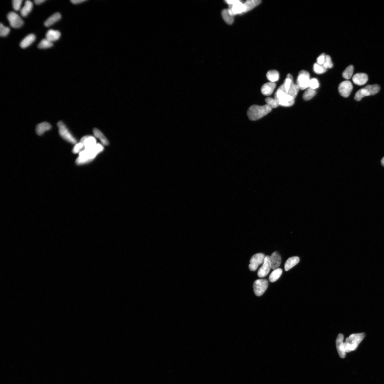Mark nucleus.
<instances>
[{"instance_id": "obj_21", "label": "nucleus", "mask_w": 384, "mask_h": 384, "mask_svg": "<svg viewBox=\"0 0 384 384\" xmlns=\"http://www.w3.org/2000/svg\"><path fill=\"white\" fill-rule=\"evenodd\" d=\"M127 2L126 1H118V0H116V1H113V0H110V1H106V3H107L109 6H116L117 5H119L120 4L125 3Z\"/></svg>"}, {"instance_id": "obj_22", "label": "nucleus", "mask_w": 384, "mask_h": 384, "mask_svg": "<svg viewBox=\"0 0 384 384\" xmlns=\"http://www.w3.org/2000/svg\"><path fill=\"white\" fill-rule=\"evenodd\" d=\"M379 384H384V380L380 382Z\"/></svg>"}, {"instance_id": "obj_7", "label": "nucleus", "mask_w": 384, "mask_h": 384, "mask_svg": "<svg viewBox=\"0 0 384 384\" xmlns=\"http://www.w3.org/2000/svg\"><path fill=\"white\" fill-rule=\"evenodd\" d=\"M91 54V49L88 47L76 44L71 48L69 52V58L79 63L87 60Z\"/></svg>"}, {"instance_id": "obj_11", "label": "nucleus", "mask_w": 384, "mask_h": 384, "mask_svg": "<svg viewBox=\"0 0 384 384\" xmlns=\"http://www.w3.org/2000/svg\"><path fill=\"white\" fill-rule=\"evenodd\" d=\"M333 26L338 34L343 37H347L350 33V24L346 22L342 14L334 15L332 18Z\"/></svg>"}, {"instance_id": "obj_17", "label": "nucleus", "mask_w": 384, "mask_h": 384, "mask_svg": "<svg viewBox=\"0 0 384 384\" xmlns=\"http://www.w3.org/2000/svg\"><path fill=\"white\" fill-rule=\"evenodd\" d=\"M126 222L125 216L121 213L114 215L109 224V228L111 231L119 230L123 226V224Z\"/></svg>"}, {"instance_id": "obj_5", "label": "nucleus", "mask_w": 384, "mask_h": 384, "mask_svg": "<svg viewBox=\"0 0 384 384\" xmlns=\"http://www.w3.org/2000/svg\"><path fill=\"white\" fill-rule=\"evenodd\" d=\"M120 213L125 216L126 224L137 222L146 216L143 207L135 203L128 204L122 207Z\"/></svg>"}, {"instance_id": "obj_10", "label": "nucleus", "mask_w": 384, "mask_h": 384, "mask_svg": "<svg viewBox=\"0 0 384 384\" xmlns=\"http://www.w3.org/2000/svg\"><path fill=\"white\" fill-rule=\"evenodd\" d=\"M92 26L91 21L88 19L81 21L67 33V39L69 40H73L78 38L91 29Z\"/></svg>"}, {"instance_id": "obj_14", "label": "nucleus", "mask_w": 384, "mask_h": 384, "mask_svg": "<svg viewBox=\"0 0 384 384\" xmlns=\"http://www.w3.org/2000/svg\"><path fill=\"white\" fill-rule=\"evenodd\" d=\"M365 6L367 11V19H368L384 11V0H371Z\"/></svg>"}, {"instance_id": "obj_13", "label": "nucleus", "mask_w": 384, "mask_h": 384, "mask_svg": "<svg viewBox=\"0 0 384 384\" xmlns=\"http://www.w3.org/2000/svg\"><path fill=\"white\" fill-rule=\"evenodd\" d=\"M371 173L375 181H384V158H379L373 162Z\"/></svg>"}, {"instance_id": "obj_15", "label": "nucleus", "mask_w": 384, "mask_h": 384, "mask_svg": "<svg viewBox=\"0 0 384 384\" xmlns=\"http://www.w3.org/2000/svg\"><path fill=\"white\" fill-rule=\"evenodd\" d=\"M78 63L72 61L70 58L64 59L57 68L59 73H69L74 72L79 69Z\"/></svg>"}, {"instance_id": "obj_4", "label": "nucleus", "mask_w": 384, "mask_h": 384, "mask_svg": "<svg viewBox=\"0 0 384 384\" xmlns=\"http://www.w3.org/2000/svg\"><path fill=\"white\" fill-rule=\"evenodd\" d=\"M343 18L349 24L367 19L365 6L361 2L348 8H344L342 13Z\"/></svg>"}, {"instance_id": "obj_9", "label": "nucleus", "mask_w": 384, "mask_h": 384, "mask_svg": "<svg viewBox=\"0 0 384 384\" xmlns=\"http://www.w3.org/2000/svg\"><path fill=\"white\" fill-rule=\"evenodd\" d=\"M140 199L142 205L150 210L155 218L160 219L163 217V212L161 208L150 195L142 193L140 195Z\"/></svg>"}, {"instance_id": "obj_20", "label": "nucleus", "mask_w": 384, "mask_h": 384, "mask_svg": "<svg viewBox=\"0 0 384 384\" xmlns=\"http://www.w3.org/2000/svg\"><path fill=\"white\" fill-rule=\"evenodd\" d=\"M68 2V0H53L51 3L54 7H59Z\"/></svg>"}, {"instance_id": "obj_2", "label": "nucleus", "mask_w": 384, "mask_h": 384, "mask_svg": "<svg viewBox=\"0 0 384 384\" xmlns=\"http://www.w3.org/2000/svg\"><path fill=\"white\" fill-rule=\"evenodd\" d=\"M86 187L88 200L96 209L109 216L115 215V211L94 183H88Z\"/></svg>"}, {"instance_id": "obj_18", "label": "nucleus", "mask_w": 384, "mask_h": 384, "mask_svg": "<svg viewBox=\"0 0 384 384\" xmlns=\"http://www.w3.org/2000/svg\"><path fill=\"white\" fill-rule=\"evenodd\" d=\"M34 1L33 0H20L19 2V10L23 16H28L31 13V11Z\"/></svg>"}, {"instance_id": "obj_12", "label": "nucleus", "mask_w": 384, "mask_h": 384, "mask_svg": "<svg viewBox=\"0 0 384 384\" xmlns=\"http://www.w3.org/2000/svg\"><path fill=\"white\" fill-rule=\"evenodd\" d=\"M50 7L47 3L40 1L38 3L36 11L31 16V22L34 25H39L47 16Z\"/></svg>"}, {"instance_id": "obj_16", "label": "nucleus", "mask_w": 384, "mask_h": 384, "mask_svg": "<svg viewBox=\"0 0 384 384\" xmlns=\"http://www.w3.org/2000/svg\"><path fill=\"white\" fill-rule=\"evenodd\" d=\"M14 48L15 44L12 41L7 40L2 35L0 36V54L1 55L10 54Z\"/></svg>"}, {"instance_id": "obj_3", "label": "nucleus", "mask_w": 384, "mask_h": 384, "mask_svg": "<svg viewBox=\"0 0 384 384\" xmlns=\"http://www.w3.org/2000/svg\"><path fill=\"white\" fill-rule=\"evenodd\" d=\"M16 39L21 43H28L35 36V32L25 20L16 18L11 24Z\"/></svg>"}, {"instance_id": "obj_19", "label": "nucleus", "mask_w": 384, "mask_h": 384, "mask_svg": "<svg viewBox=\"0 0 384 384\" xmlns=\"http://www.w3.org/2000/svg\"><path fill=\"white\" fill-rule=\"evenodd\" d=\"M359 2H360L357 1V0H340V1L338 2V3L343 8H348L354 6Z\"/></svg>"}, {"instance_id": "obj_8", "label": "nucleus", "mask_w": 384, "mask_h": 384, "mask_svg": "<svg viewBox=\"0 0 384 384\" xmlns=\"http://www.w3.org/2000/svg\"><path fill=\"white\" fill-rule=\"evenodd\" d=\"M54 58L53 53L50 51H45L40 54L30 65V70L35 73L43 70L50 64Z\"/></svg>"}, {"instance_id": "obj_6", "label": "nucleus", "mask_w": 384, "mask_h": 384, "mask_svg": "<svg viewBox=\"0 0 384 384\" xmlns=\"http://www.w3.org/2000/svg\"><path fill=\"white\" fill-rule=\"evenodd\" d=\"M77 193V187L71 183H65L57 186L54 192V199L58 203H62Z\"/></svg>"}, {"instance_id": "obj_1", "label": "nucleus", "mask_w": 384, "mask_h": 384, "mask_svg": "<svg viewBox=\"0 0 384 384\" xmlns=\"http://www.w3.org/2000/svg\"><path fill=\"white\" fill-rule=\"evenodd\" d=\"M156 224L153 217L146 215L143 219L132 224H125L118 231L113 244L118 248L129 246L140 240Z\"/></svg>"}]
</instances>
